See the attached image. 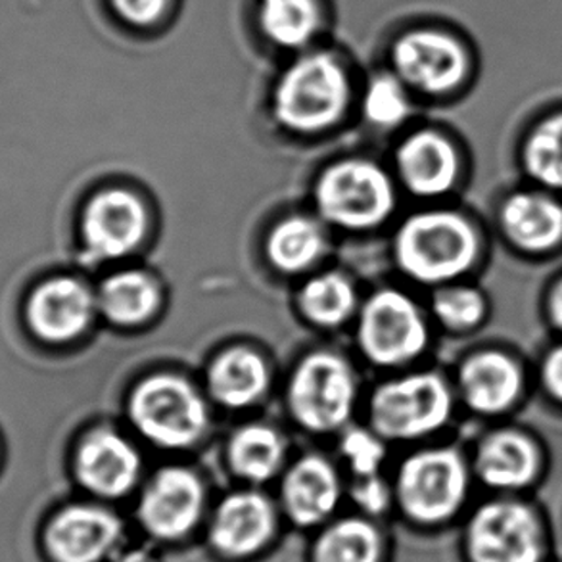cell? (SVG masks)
I'll list each match as a JSON object with an SVG mask.
<instances>
[{
  "instance_id": "1",
  "label": "cell",
  "mask_w": 562,
  "mask_h": 562,
  "mask_svg": "<svg viewBox=\"0 0 562 562\" xmlns=\"http://www.w3.org/2000/svg\"><path fill=\"white\" fill-rule=\"evenodd\" d=\"M350 99L348 66L338 50L317 45L297 54L277 79L274 117L286 130L319 133L342 120Z\"/></svg>"
},
{
  "instance_id": "2",
  "label": "cell",
  "mask_w": 562,
  "mask_h": 562,
  "mask_svg": "<svg viewBox=\"0 0 562 562\" xmlns=\"http://www.w3.org/2000/svg\"><path fill=\"white\" fill-rule=\"evenodd\" d=\"M479 250L476 231L456 212L411 215L395 235L397 266L423 284L456 281L474 266Z\"/></svg>"
},
{
  "instance_id": "3",
  "label": "cell",
  "mask_w": 562,
  "mask_h": 562,
  "mask_svg": "<svg viewBox=\"0 0 562 562\" xmlns=\"http://www.w3.org/2000/svg\"><path fill=\"white\" fill-rule=\"evenodd\" d=\"M390 64L409 91L448 97L471 76L472 50L456 31L418 25L403 31L392 43Z\"/></svg>"
},
{
  "instance_id": "4",
  "label": "cell",
  "mask_w": 562,
  "mask_h": 562,
  "mask_svg": "<svg viewBox=\"0 0 562 562\" xmlns=\"http://www.w3.org/2000/svg\"><path fill=\"white\" fill-rule=\"evenodd\" d=\"M469 562H546L548 528L532 505L502 497L480 505L464 530Z\"/></svg>"
},
{
  "instance_id": "5",
  "label": "cell",
  "mask_w": 562,
  "mask_h": 562,
  "mask_svg": "<svg viewBox=\"0 0 562 562\" xmlns=\"http://www.w3.org/2000/svg\"><path fill=\"white\" fill-rule=\"evenodd\" d=\"M130 415L146 440L166 449L190 448L207 428V407L202 395L177 374H156L143 380L131 394Z\"/></svg>"
},
{
  "instance_id": "6",
  "label": "cell",
  "mask_w": 562,
  "mask_h": 562,
  "mask_svg": "<svg viewBox=\"0 0 562 562\" xmlns=\"http://www.w3.org/2000/svg\"><path fill=\"white\" fill-rule=\"evenodd\" d=\"M469 494V469L456 449H426L397 472L395 497L407 517L441 525L456 517Z\"/></svg>"
},
{
  "instance_id": "7",
  "label": "cell",
  "mask_w": 562,
  "mask_h": 562,
  "mask_svg": "<svg viewBox=\"0 0 562 562\" xmlns=\"http://www.w3.org/2000/svg\"><path fill=\"white\" fill-rule=\"evenodd\" d=\"M315 204L328 223L363 231L390 217L395 207V192L390 177L373 161L344 160L319 177Z\"/></svg>"
},
{
  "instance_id": "8",
  "label": "cell",
  "mask_w": 562,
  "mask_h": 562,
  "mask_svg": "<svg viewBox=\"0 0 562 562\" xmlns=\"http://www.w3.org/2000/svg\"><path fill=\"white\" fill-rule=\"evenodd\" d=\"M453 400L446 380L434 373L409 374L374 392L371 423L386 440H415L440 430L449 420Z\"/></svg>"
},
{
  "instance_id": "9",
  "label": "cell",
  "mask_w": 562,
  "mask_h": 562,
  "mask_svg": "<svg viewBox=\"0 0 562 562\" xmlns=\"http://www.w3.org/2000/svg\"><path fill=\"white\" fill-rule=\"evenodd\" d=\"M356 395L358 384L348 361L317 351L307 356L290 379V413L312 432H333L348 423Z\"/></svg>"
},
{
  "instance_id": "10",
  "label": "cell",
  "mask_w": 562,
  "mask_h": 562,
  "mask_svg": "<svg viewBox=\"0 0 562 562\" xmlns=\"http://www.w3.org/2000/svg\"><path fill=\"white\" fill-rule=\"evenodd\" d=\"M358 340L373 363L395 367L423 353L428 330L409 296L397 290H380L359 313Z\"/></svg>"
},
{
  "instance_id": "11",
  "label": "cell",
  "mask_w": 562,
  "mask_h": 562,
  "mask_svg": "<svg viewBox=\"0 0 562 562\" xmlns=\"http://www.w3.org/2000/svg\"><path fill=\"white\" fill-rule=\"evenodd\" d=\"M123 525L112 510L68 505L46 520L41 551L48 562H108L120 551Z\"/></svg>"
},
{
  "instance_id": "12",
  "label": "cell",
  "mask_w": 562,
  "mask_h": 562,
  "mask_svg": "<svg viewBox=\"0 0 562 562\" xmlns=\"http://www.w3.org/2000/svg\"><path fill=\"white\" fill-rule=\"evenodd\" d=\"M204 484L183 467L154 474L138 503V520L156 540H181L196 528L204 513Z\"/></svg>"
},
{
  "instance_id": "13",
  "label": "cell",
  "mask_w": 562,
  "mask_h": 562,
  "mask_svg": "<svg viewBox=\"0 0 562 562\" xmlns=\"http://www.w3.org/2000/svg\"><path fill=\"white\" fill-rule=\"evenodd\" d=\"M148 227L145 204L130 190L110 189L92 198L83 213L85 250L92 261L130 256Z\"/></svg>"
},
{
  "instance_id": "14",
  "label": "cell",
  "mask_w": 562,
  "mask_h": 562,
  "mask_svg": "<svg viewBox=\"0 0 562 562\" xmlns=\"http://www.w3.org/2000/svg\"><path fill=\"white\" fill-rule=\"evenodd\" d=\"M277 513L258 492H236L220 503L210 522V541L220 555L248 559L273 540Z\"/></svg>"
},
{
  "instance_id": "15",
  "label": "cell",
  "mask_w": 562,
  "mask_h": 562,
  "mask_svg": "<svg viewBox=\"0 0 562 562\" xmlns=\"http://www.w3.org/2000/svg\"><path fill=\"white\" fill-rule=\"evenodd\" d=\"M137 449L120 434L100 428L89 434L77 449L76 476L91 494L117 499L137 486L140 476Z\"/></svg>"
},
{
  "instance_id": "16",
  "label": "cell",
  "mask_w": 562,
  "mask_h": 562,
  "mask_svg": "<svg viewBox=\"0 0 562 562\" xmlns=\"http://www.w3.org/2000/svg\"><path fill=\"white\" fill-rule=\"evenodd\" d=\"M94 297L83 282L69 277L46 281L35 289L27 304V321L33 333L45 342L76 340L89 327Z\"/></svg>"
},
{
  "instance_id": "17",
  "label": "cell",
  "mask_w": 562,
  "mask_h": 562,
  "mask_svg": "<svg viewBox=\"0 0 562 562\" xmlns=\"http://www.w3.org/2000/svg\"><path fill=\"white\" fill-rule=\"evenodd\" d=\"M342 484L335 467L319 456L302 457L282 480V507L297 526L312 528L335 513Z\"/></svg>"
},
{
  "instance_id": "18",
  "label": "cell",
  "mask_w": 562,
  "mask_h": 562,
  "mask_svg": "<svg viewBox=\"0 0 562 562\" xmlns=\"http://www.w3.org/2000/svg\"><path fill=\"white\" fill-rule=\"evenodd\" d=\"M397 169L405 187L417 196L446 194L459 176V158L448 138L425 130L413 133L397 150Z\"/></svg>"
},
{
  "instance_id": "19",
  "label": "cell",
  "mask_w": 562,
  "mask_h": 562,
  "mask_svg": "<svg viewBox=\"0 0 562 562\" xmlns=\"http://www.w3.org/2000/svg\"><path fill=\"white\" fill-rule=\"evenodd\" d=\"M474 471L487 487L518 492L538 479L540 451L525 434L515 430L490 434L476 451Z\"/></svg>"
},
{
  "instance_id": "20",
  "label": "cell",
  "mask_w": 562,
  "mask_h": 562,
  "mask_svg": "<svg viewBox=\"0 0 562 562\" xmlns=\"http://www.w3.org/2000/svg\"><path fill=\"white\" fill-rule=\"evenodd\" d=\"M459 387L472 411L497 415L517 402L522 390V373L509 356L482 351L461 366Z\"/></svg>"
},
{
  "instance_id": "21",
  "label": "cell",
  "mask_w": 562,
  "mask_h": 562,
  "mask_svg": "<svg viewBox=\"0 0 562 562\" xmlns=\"http://www.w3.org/2000/svg\"><path fill=\"white\" fill-rule=\"evenodd\" d=\"M259 31L269 45L304 53L321 45L327 25L325 0H258Z\"/></svg>"
},
{
  "instance_id": "22",
  "label": "cell",
  "mask_w": 562,
  "mask_h": 562,
  "mask_svg": "<svg viewBox=\"0 0 562 562\" xmlns=\"http://www.w3.org/2000/svg\"><path fill=\"white\" fill-rule=\"evenodd\" d=\"M502 227L520 250H553L562 240V204L541 192H515L503 204Z\"/></svg>"
},
{
  "instance_id": "23",
  "label": "cell",
  "mask_w": 562,
  "mask_h": 562,
  "mask_svg": "<svg viewBox=\"0 0 562 562\" xmlns=\"http://www.w3.org/2000/svg\"><path fill=\"white\" fill-rule=\"evenodd\" d=\"M269 373L263 359L244 346L223 351L207 371V390L215 402L240 409L266 394Z\"/></svg>"
},
{
  "instance_id": "24",
  "label": "cell",
  "mask_w": 562,
  "mask_h": 562,
  "mask_svg": "<svg viewBox=\"0 0 562 562\" xmlns=\"http://www.w3.org/2000/svg\"><path fill=\"white\" fill-rule=\"evenodd\" d=\"M97 304L102 315L114 325L137 327L158 310L160 292L148 274L122 271L102 282Z\"/></svg>"
},
{
  "instance_id": "25",
  "label": "cell",
  "mask_w": 562,
  "mask_h": 562,
  "mask_svg": "<svg viewBox=\"0 0 562 562\" xmlns=\"http://www.w3.org/2000/svg\"><path fill=\"white\" fill-rule=\"evenodd\" d=\"M227 457L240 479L261 484L281 471L284 443L269 426H244L228 441Z\"/></svg>"
},
{
  "instance_id": "26",
  "label": "cell",
  "mask_w": 562,
  "mask_h": 562,
  "mask_svg": "<svg viewBox=\"0 0 562 562\" xmlns=\"http://www.w3.org/2000/svg\"><path fill=\"white\" fill-rule=\"evenodd\" d=\"M325 250V236L310 217H289L267 238V258L282 273H302Z\"/></svg>"
},
{
  "instance_id": "27",
  "label": "cell",
  "mask_w": 562,
  "mask_h": 562,
  "mask_svg": "<svg viewBox=\"0 0 562 562\" xmlns=\"http://www.w3.org/2000/svg\"><path fill=\"white\" fill-rule=\"evenodd\" d=\"M379 530L363 518H342L327 526L315 543V562H382Z\"/></svg>"
},
{
  "instance_id": "28",
  "label": "cell",
  "mask_w": 562,
  "mask_h": 562,
  "mask_svg": "<svg viewBox=\"0 0 562 562\" xmlns=\"http://www.w3.org/2000/svg\"><path fill=\"white\" fill-rule=\"evenodd\" d=\"M358 304L356 289L344 274L315 277L300 292V307L313 325L338 327L353 315Z\"/></svg>"
},
{
  "instance_id": "29",
  "label": "cell",
  "mask_w": 562,
  "mask_h": 562,
  "mask_svg": "<svg viewBox=\"0 0 562 562\" xmlns=\"http://www.w3.org/2000/svg\"><path fill=\"white\" fill-rule=\"evenodd\" d=\"M522 161L536 183L562 190V110L533 125L525 140Z\"/></svg>"
},
{
  "instance_id": "30",
  "label": "cell",
  "mask_w": 562,
  "mask_h": 562,
  "mask_svg": "<svg viewBox=\"0 0 562 562\" xmlns=\"http://www.w3.org/2000/svg\"><path fill=\"white\" fill-rule=\"evenodd\" d=\"M363 115L380 130H392L407 120L411 112L409 89L394 71L371 77L363 94Z\"/></svg>"
},
{
  "instance_id": "31",
  "label": "cell",
  "mask_w": 562,
  "mask_h": 562,
  "mask_svg": "<svg viewBox=\"0 0 562 562\" xmlns=\"http://www.w3.org/2000/svg\"><path fill=\"white\" fill-rule=\"evenodd\" d=\"M434 313L443 327L464 333L482 323L486 300L471 286H443L434 296Z\"/></svg>"
},
{
  "instance_id": "32",
  "label": "cell",
  "mask_w": 562,
  "mask_h": 562,
  "mask_svg": "<svg viewBox=\"0 0 562 562\" xmlns=\"http://www.w3.org/2000/svg\"><path fill=\"white\" fill-rule=\"evenodd\" d=\"M376 436L379 434L367 432L361 428L350 430L344 436L342 453L348 459L351 471L358 474V479L379 474L380 464L384 461L386 451Z\"/></svg>"
},
{
  "instance_id": "33",
  "label": "cell",
  "mask_w": 562,
  "mask_h": 562,
  "mask_svg": "<svg viewBox=\"0 0 562 562\" xmlns=\"http://www.w3.org/2000/svg\"><path fill=\"white\" fill-rule=\"evenodd\" d=\"M176 0H108L122 22L137 30H148L171 14Z\"/></svg>"
},
{
  "instance_id": "34",
  "label": "cell",
  "mask_w": 562,
  "mask_h": 562,
  "mask_svg": "<svg viewBox=\"0 0 562 562\" xmlns=\"http://www.w3.org/2000/svg\"><path fill=\"white\" fill-rule=\"evenodd\" d=\"M351 497L367 515H382L390 507L392 492L386 482L379 474H374L358 479L356 486L351 487Z\"/></svg>"
},
{
  "instance_id": "35",
  "label": "cell",
  "mask_w": 562,
  "mask_h": 562,
  "mask_svg": "<svg viewBox=\"0 0 562 562\" xmlns=\"http://www.w3.org/2000/svg\"><path fill=\"white\" fill-rule=\"evenodd\" d=\"M541 382L548 390V394L562 403V346L549 351L548 358L541 367Z\"/></svg>"
},
{
  "instance_id": "36",
  "label": "cell",
  "mask_w": 562,
  "mask_h": 562,
  "mask_svg": "<svg viewBox=\"0 0 562 562\" xmlns=\"http://www.w3.org/2000/svg\"><path fill=\"white\" fill-rule=\"evenodd\" d=\"M548 310L551 323L562 333V279L557 282L549 294Z\"/></svg>"
},
{
  "instance_id": "37",
  "label": "cell",
  "mask_w": 562,
  "mask_h": 562,
  "mask_svg": "<svg viewBox=\"0 0 562 562\" xmlns=\"http://www.w3.org/2000/svg\"><path fill=\"white\" fill-rule=\"evenodd\" d=\"M108 562H158V559L146 549H120Z\"/></svg>"
}]
</instances>
